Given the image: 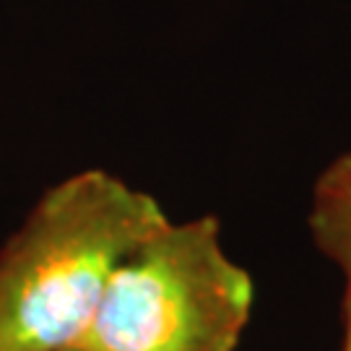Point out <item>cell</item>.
Masks as SVG:
<instances>
[{"label": "cell", "instance_id": "obj_4", "mask_svg": "<svg viewBox=\"0 0 351 351\" xmlns=\"http://www.w3.org/2000/svg\"><path fill=\"white\" fill-rule=\"evenodd\" d=\"M65 351H84V349H78V346H71V349H65Z\"/></svg>", "mask_w": 351, "mask_h": 351}, {"label": "cell", "instance_id": "obj_1", "mask_svg": "<svg viewBox=\"0 0 351 351\" xmlns=\"http://www.w3.org/2000/svg\"><path fill=\"white\" fill-rule=\"evenodd\" d=\"M169 224L151 193L104 169L52 185L0 250V351H65L114 271Z\"/></svg>", "mask_w": 351, "mask_h": 351}, {"label": "cell", "instance_id": "obj_2", "mask_svg": "<svg viewBox=\"0 0 351 351\" xmlns=\"http://www.w3.org/2000/svg\"><path fill=\"white\" fill-rule=\"evenodd\" d=\"M252 297L216 216L169 219L114 271L78 349L237 351Z\"/></svg>", "mask_w": 351, "mask_h": 351}, {"label": "cell", "instance_id": "obj_3", "mask_svg": "<svg viewBox=\"0 0 351 351\" xmlns=\"http://www.w3.org/2000/svg\"><path fill=\"white\" fill-rule=\"evenodd\" d=\"M307 226L315 247L343 276L341 351H351V151L336 156L315 180Z\"/></svg>", "mask_w": 351, "mask_h": 351}]
</instances>
